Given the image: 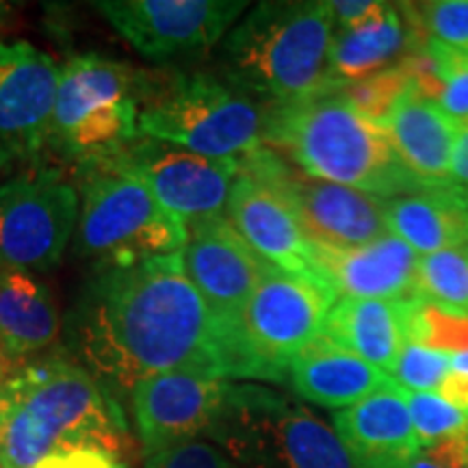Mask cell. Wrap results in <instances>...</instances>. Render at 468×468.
Masks as SVG:
<instances>
[{"label":"cell","mask_w":468,"mask_h":468,"mask_svg":"<svg viewBox=\"0 0 468 468\" xmlns=\"http://www.w3.org/2000/svg\"><path fill=\"white\" fill-rule=\"evenodd\" d=\"M72 343L113 397L169 371L228 379L224 330L180 254L102 265L72 314Z\"/></svg>","instance_id":"1"},{"label":"cell","mask_w":468,"mask_h":468,"mask_svg":"<svg viewBox=\"0 0 468 468\" xmlns=\"http://www.w3.org/2000/svg\"><path fill=\"white\" fill-rule=\"evenodd\" d=\"M93 447L122 458L128 430L115 397L80 362L28 360L0 384V468H35L48 455Z\"/></svg>","instance_id":"2"},{"label":"cell","mask_w":468,"mask_h":468,"mask_svg":"<svg viewBox=\"0 0 468 468\" xmlns=\"http://www.w3.org/2000/svg\"><path fill=\"white\" fill-rule=\"evenodd\" d=\"M335 31L330 0L259 3L221 42V79L265 111L335 90Z\"/></svg>","instance_id":"3"},{"label":"cell","mask_w":468,"mask_h":468,"mask_svg":"<svg viewBox=\"0 0 468 468\" xmlns=\"http://www.w3.org/2000/svg\"><path fill=\"white\" fill-rule=\"evenodd\" d=\"M265 145L313 178L382 200L423 189L397 161L382 126L362 115L341 85L265 111Z\"/></svg>","instance_id":"4"},{"label":"cell","mask_w":468,"mask_h":468,"mask_svg":"<svg viewBox=\"0 0 468 468\" xmlns=\"http://www.w3.org/2000/svg\"><path fill=\"white\" fill-rule=\"evenodd\" d=\"M207 441L234 468H356L335 427L261 384L230 382Z\"/></svg>","instance_id":"5"},{"label":"cell","mask_w":468,"mask_h":468,"mask_svg":"<svg viewBox=\"0 0 468 468\" xmlns=\"http://www.w3.org/2000/svg\"><path fill=\"white\" fill-rule=\"evenodd\" d=\"M137 128L139 137L237 161L265 145V109L221 76L172 74L152 80Z\"/></svg>","instance_id":"6"},{"label":"cell","mask_w":468,"mask_h":468,"mask_svg":"<svg viewBox=\"0 0 468 468\" xmlns=\"http://www.w3.org/2000/svg\"><path fill=\"white\" fill-rule=\"evenodd\" d=\"M336 297L269 265L226 338L228 378L284 384L292 360L325 335Z\"/></svg>","instance_id":"7"},{"label":"cell","mask_w":468,"mask_h":468,"mask_svg":"<svg viewBox=\"0 0 468 468\" xmlns=\"http://www.w3.org/2000/svg\"><path fill=\"white\" fill-rule=\"evenodd\" d=\"M80 207L74 251L102 265H134L180 254L186 224L167 213L148 186L102 163H80Z\"/></svg>","instance_id":"8"},{"label":"cell","mask_w":468,"mask_h":468,"mask_svg":"<svg viewBox=\"0 0 468 468\" xmlns=\"http://www.w3.org/2000/svg\"><path fill=\"white\" fill-rule=\"evenodd\" d=\"M237 163L239 172L282 197L313 243L354 248L390 234L382 197L313 178L269 145H261Z\"/></svg>","instance_id":"9"},{"label":"cell","mask_w":468,"mask_h":468,"mask_svg":"<svg viewBox=\"0 0 468 468\" xmlns=\"http://www.w3.org/2000/svg\"><path fill=\"white\" fill-rule=\"evenodd\" d=\"M76 189L55 169L22 174L0 185V267L50 271L79 224Z\"/></svg>","instance_id":"10"},{"label":"cell","mask_w":468,"mask_h":468,"mask_svg":"<svg viewBox=\"0 0 468 468\" xmlns=\"http://www.w3.org/2000/svg\"><path fill=\"white\" fill-rule=\"evenodd\" d=\"M102 163L148 186L154 200L185 224L224 215L239 163L200 156L178 145L139 137Z\"/></svg>","instance_id":"11"},{"label":"cell","mask_w":468,"mask_h":468,"mask_svg":"<svg viewBox=\"0 0 468 468\" xmlns=\"http://www.w3.org/2000/svg\"><path fill=\"white\" fill-rule=\"evenodd\" d=\"M109 25L154 61L196 55L221 42L248 11L245 0H102Z\"/></svg>","instance_id":"12"},{"label":"cell","mask_w":468,"mask_h":468,"mask_svg":"<svg viewBox=\"0 0 468 468\" xmlns=\"http://www.w3.org/2000/svg\"><path fill=\"white\" fill-rule=\"evenodd\" d=\"M230 382L191 371L145 378L128 395L134 427L145 455L178 444L207 441L224 408Z\"/></svg>","instance_id":"13"},{"label":"cell","mask_w":468,"mask_h":468,"mask_svg":"<svg viewBox=\"0 0 468 468\" xmlns=\"http://www.w3.org/2000/svg\"><path fill=\"white\" fill-rule=\"evenodd\" d=\"M180 259L186 278L200 291L228 338L269 262L250 248L224 215L186 224Z\"/></svg>","instance_id":"14"},{"label":"cell","mask_w":468,"mask_h":468,"mask_svg":"<svg viewBox=\"0 0 468 468\" xmlns=\"http://www.w3.org/2000/svg\"><path fill=\"white\" fill-rule=\"evenodd\" d=\"M61 68L33 44L0 39V145L37 156L48 145Z\"/></svg>","instance_id":"15"},{"label":"cell","mask_w":468,"mask_h":468,"mask_svg":"<svg viewBox=\"0 0 468 468\" xmlns=\"http://www.w3.org/2000/svg\"><path fill=\"white\" fill-rule=\"evenodd\" d=\"M226 210L237 232L269 265L324 286L314 265L313 241L276 191L239 172Z\"/></svg>","instance_id":"16"},{"label":"cell","mask_w":468,"mask_h":468,"mask_svg":"<svg viewBox=\"0 0 468 468\" xmlns=\"http://www.w3.org/2000/svg\"><path fill=\"white\" fill-rule=\"evenodd\" d=\"M313 250L321 284L336 300H401L417 292L420 256L393 234L354 248L313 243Z\"/></svg>","instance_id":"17"},{"label":"cell","mask_w":468,"mask_h":468,"mask_svg":"<svg viewBox=\"0 0 468 468\" xmlns=\"http://www.w3.org/2000/svg\"><path fill=\"white\" fill-rule=\"evenodd\" d=\"M335 431L356 468H406L423 452L406 390L397 382L386 384L356 406L338 410Z\"/></svg>","instance_id":"18"},{"label":"cell","mask_w":468,"mask_h":468,"mask_svg":"<svg viewBox=\"0 0 468 468\" xmlns=\"http://www.w3.org/2000/svg\"><path fill=\"white\" fill-rule=\"evenodd\" d=\"M379 126L393 145L397 161L423 189L447 186L458 122L410 83Z\"/></svg>","instance_id":"19"},{"label":"cell","mask_w":468,"mask_h":468,"mask_svg":"<svg viewBox=\"0 0 468 468\" xmlns=\"http://www.w3.org/2000/svg\"><path fill=\"white\" fill-rule=\"evenodd\" d=\"M286 382L302 399L338 412L367 399L393 379L324 335L292 360Z\"/></svg>","instance_id":"20"},{"label":"cell","mask_w":468,"mask_h":468,"mask_svg":"<svg viewBox=\"0 0 468 468\" xmlns=\"http://www.w3.org/2000/svg\"><path fill=\"white\" fill-rule=\"evenodd\" d=\"M150 87L152 76L139 72L126 63L111 61L101 55L69 58L58 76L48 144H55L76 122L104 104L126 101V98H139L144 104Z\"/></svg>","instance_id":"21"},{"label":"cell","mask_w":468,"mask_h":468,"mask_svg":"<svg viewBox=\"0 0 468 468\" xmlns=\"http://www.w3.org/2000/svg\"><path fill=\"white\" fill-rule=\"evenodd\" d=\"M423 35L410 20L406 5H388L368 20L336 28L330 46V69L338 83H354L397 66Z\"/></svg>","instance_id":"22"},{"label":"cell","mask_w":468,"mask_h":468,"mask_svg":"<svg viewBox=\"0 0 468 468\" xmlns=\"http://www.w3.org/2000/svg\"><path fill=\"white\" fill-rule=\"evenodd\" d=\"M414 295L401 300L338 297L327 313L325 336L388 373L408 343V319Z\"/></svg>","instance_id":"23"},{"label":"cell","mask_w":468,"mask_h":468,"mask_svg":"<svg viewBox=\"0 0 468 468\" xmlns=\"http://www.w3.org/2000/svg\"><path fill=\"white\" fill-rule=\"evenodd\" d=\"M386 226L419 256L468 245V207L449 189H420L384 200Z\"/></svg>","instance_id":"24"},{"label":"cell","mask_w":468,"mask_h":468,"mask_svg":"<svg viewBox=\"0 0 468 468\" xmlns=\"http://www.w3.org/2000/svg\"><path fill=\"white\" fill-rule=\"evenodd\" d=\"M61 330L57 303L31 273L0 267V354L22 360L57 341Z\"/></svg>","instance_id":"25"},{"label":"cell","mask_w":468,"mask_h":468,"mask_svg":"<svg viewBox=\"0 0 468 468\" xmlns=\"http://www.w3.org/2000/svg\"><path fill=\"white\" fill-rule=\"evenodd\" d=\"M417 292L438 308L468 317V245L420 256Z\"/></svg>","instance_id":"26"},{"label":"cell","mask_w":468,"mask_h":468,"mask_svg":"<svg viewBox=\"0 0 468 468\" xmlns=\"http://www.w3.org/2000/svg\"><path fill=\"white\" fill-rule=\"evenodd\" d=\"M408 343L423 345V347L462 354L468 351V317L449 313L414 295L408 319Z\"/></svg>","instance_id":"27"},{"label":"cell","mask_w":468,"mask_h":468,"mask_svg":"<svg viewBox=\"0 0 468 468\" xmlns=\"http://www.w3.org/2000/svg\"><path fill=\"white\" fill-rule=\"evenodd\" d=\"M406 9L425 39L468 52V0H434L406 5Z\"/></svg>","instance_id":"28"},{"label":"cell","mask_w":468,"mask_h":468,"mask_svg":"<svg viewBox=\"0 0 468 468\" xmlns=\"http://www.w3.org/2000/svg\"><path fill=\"white\" fill-rule=\"evenodd\" d=\"M453 368V354L406 343L390 367L388 376L393 382L410 393H436L438 386Z\"/></svg>","instance_id":"29"},{"label":"cell","mask_w":468,"mask_h":468,"mask_svg":"<svg viewBox=\"0 0 468 468\" xmlns=\"http://www.w3.org/2000/svg\"><path fill=\"white\" fill-rule=\"evenodd\" d=\"M410 83H412L410 74L399 61L397 66L367 76V79L354 80V83H343L341 91L362 115H367L368 120L379 124L390 113V109L395 107V102L399 101L401 93L408 90Z\"/></svg>","instance_id":"30"},{"label":"cell","mask_w":468,"mask_h":468,"mask_svg":"<svg viewBox=\"0 0 468 468\" xmlns=\"http://www.w3.org/2000/svg\"><path fill=\"white\" fill-rule=\"evenodd\" d=\"M408 408L412 417L414 430H417L420 449L431 447V444L447 441L468 425V419L460 410H455L452 403H447L436 393H410Z\"/></svg>","instance_id":"31"},{"label":"cell","mask_w":468,"mask_h":468,"mask_svg":"<svg viewBox=\"0 0 468 468\" xmlns=\"http://www.w3.org/2000/svg\"><path fill=\"white\" fill-rule=\"evenodd\" d=\"M144 468H234L224 453L208 441H193L145 455Z\"/></svg>","instance_id":"32"},{"label":"cell","mask_w":468,"mask_h":468,"mask_svg":"<svg viewBox=\"0 0 468 468\" xmlns=\"http://www.w3.org/2000/svg\"><path fill=\"white\" fill-rule=\"evenodd\" d=\"M35 468H128V464L117 455L102 452V449L80 447L52 453Z\"/></svg>","instance_id":"33"},{"label":"cell","mask_w":468,"mask_h":468,"mask_svg":"<svg viewBox=\"0 0 468 468\" xmlns=\"http://www.w3.org/2000/svg\"><path fill=\"white\" fill-rule=\"evenodd\" d=\"M444 189L453 191L468 207V122L460 124L458 142L452 156V172H449V183Z\"/></svg>","instance_id":"34"},{"label":"cell","mask_w":468,"mask_h":468,"mask_svg":"<svg viewBox=\"0 0 468 468\" xmlns=\"http://www.w3.org/2000/svg\"><path fill=\"white\" fill-rule=\"evenodd\" d=\"M382 7L384 3H378V0H330L332 17H335L336 28H349L360 25V22L376 16Z\"/></svg>","instance_id":"35"},{"label":"cell","mask_w":468,"mask_h":468,"mask_svg":"<svg viewBox=\"0 0 468 468\" xmlns=\"http://www.w3.org/2000/svg\"><path fill=\"white\" fill-rule=\"evenodd\" d=\"M453 368L455 371L468 373V351H462V354L453 356Z\"/></svg>","instance_id":"36"},{"label":"cell","mask_w":468,"mask_h":468,"mask_svg":"<svg viewBox=\"0 0 468 468\" xmlns=\"http://www.w3.org/2000/svg\"><path fill=\"white\" fill-rule=\"evenodd\" d=\"M406 468H444V466L434 464V462H431V460H427V458H423V455H419V458L410 462Z\"/></svg>","instance_id":"37"},{"label":"cell","mask_w":468,"mask_h":468,"mask_svg":"<svg viewBox=\"0 0 468 468\" xmlns=\"http://www.w3.org/2000/svg\"><path fill=\"white\" fill-rule=\"evenodd\" d=\"M11 159H14V154H11V152L5 148V145H0V169L7 165Z\"/></svg>","instance_id":"38"},{"label":"cell","mask_w":468,"mask_h":468,"mask_svg":"<svg viewBox=\"0 0 468 468\" xmlns=\"http://www.w3.org/2000/svg\"><path fill=\"white\" fill-rule=\"evenodd\" d=\"M7 358H5L3 354H0V384L5 382V378H7Z\"/></svg>","instance_id":"39"},{"label":"cell","mask_w":468,"mask_h":468,"mask_svg":"<svg viewBox=\"0 0 468 468\" xmlns=\"http://www.w3.org/2000/svg\"><path fill=\"white\" fill-rule=\"evenodd\" d=\"M9 14H11V5L9 3H0V22L7 20Z\"/></svg>","instance_id":"40"}]
</instances>
